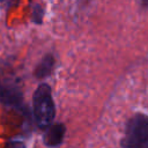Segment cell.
<instances>
[{
  "mask_svg": "<svg viewBox=\"0 0 148 148\" xmlns=\"http://www.w3.org/2000/svg\"><path fill=\"white\" fill-rule=\"evenodd\" d=\"M0 102L13 108L21 106L23 102L20 80L13 72L0 71Z\"/></svg>",
  "mask_w": 148,
  "mask_h": 148,
  "instance_id": "cell-3",
  "label": "cell"
},
{
  "mask_svg": "<svg viewBox=\"0 0 148 148\" xmlns=\"http://www.w3.org/2000/svg\"><path fill=\"white\" fill-rule=\"evenodd\" d=\"M53 65H54V58L51 54H45L35 68V76L38 79H43L51 73Z\"/></svg>",
  "mask_w": 148,
  "mask_h": 148,
  "instance_id": "cell-5",
  "label": "cell"
},
{
  "mask_svg": "<svg viewBox=\"0 0 148 148\" xmlns=\"http://www.w3.org/2000/svg\"><path fill=\"white\" fill-rule=\"evenodd\" d=\"M66 127L64 124H54L47 128L44 134V143L49 147H57L64 141Z\"/></svg>",
  "mask_w": 148,
  "mask_h": 148,
  "instance_id": "cell-4",
  "label": "cell"
},
{
  "mask_svg": "<svg viewBox=\"0 0 148 148\" xmlns=\"http://www.w3.org/2000/svg\"><path fill=\"white\" fill-rule=\"evenodd\" d=\"M121 148H148V116L136 113L127 121Z\"/></svg>",
  "mask_w": 148,
  "mask_h": 148,
  "instance_id": "cell-2",
  "label": "cell"
},
{
  "mask_svg": "<svg viewBox=\"0 0 148 148\" xmlns=\"http://www.w3.org/2000/svg\"><path fill=\"white\" fill-rule=\"evenodd\" d=\"M7 147L8 148H25L24 143L20 141H10L7 143Z\"/></svg>",
  "mask_w": 148,
  "mask_h": 148,
  "instance_id": "cell-7",
  "label": "cell"
},
{
  "mask_svg": "<svg viewBox=\"0 0 148 148\" xmlns=\"http://www.w3.org/2000/svg\"><path fill=\"white\" fill-rule=\"evenodd\" d=\"M44 15V10L39 5H35L32 9V21L35 23H42V18Z\"/></svg>",
  "mask_w": 148,
  "mask_h": 148,
  "instance_id": "cell-6",
  "label": "cell"
},
{
  "mask_svg": "<svg viewBox=\"0 0 148 148\" xmlns=\"http://www.w3.org/2000/svg\"><path fill=\"white\" fill-rule=\"evenodd\" d=\"M34 117L37 125L42 128L47 127L54 119L56 109L51 95V88L46 83L37 87L32 96Z\"/></svg>",
  "mask_w": 148,
  "mask_h": 148,
  "instance_id": "cell-1",
  "label": "cell"
}]
</instances>
